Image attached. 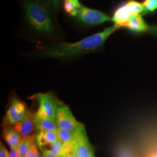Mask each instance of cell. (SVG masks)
<instances>
[{
    "label": "cell",
    "mask_w": 157,
    "mask_h": 157,
    "mask_svg": "<svg viewBox=\"0 0 157 157\" xmlns=\"http://www.w3.org/2000/svg\"><path fill=\"white\" fill-rule=\"evenodd\" d=\"M147 32L151 34L157 36V26H149V28Z\"/></svg>",
    "instance_id": "obj_25"
},
{
    "label": "cell",
    "mask_w": 157,
    "mask_h": 157,
    "mask_svg": "<svg viewBox=\"0 0 157 157\" xmlns=\"http://www.w3.org/2000/svg\"><path fill=\"white\" fill-rule=\"evenodd\" d=\"M121 28L128 29L136 33H141L147 32L149 26L146 24L141 15H138L133 16L128 21L124 23L121 25Z\"/></svg>",
    "instance_id": "obj_10"
},
{
    "label": "cell",
    "mask_w": 157,
    "mask_h": 157,
    "mask_svg": "<svg viewBox=\"0 0 157 157\" xmlns=\"http://www.w3.org/2000/svg\"><path fill=\"white\" fill-rule=\"evenodd\" d=\"M35 125L37 132L56 131L58 128L56 120L47 118H35Z\"/></svg>",
    "instance_id": "obj_15"
},
{
    "label": "cell",
    "mask_w": 157,
    "mask_h": 157,
    "mask_svg": "<svg viewBox=\"0 0 157 157\" xmlns=\"http://www.w3.org/2000/svg\"><path fill=\"white\" fill-rule=\"evenodd\" d=\"M39 148L41 152H44L56 155L67 156L70 152L74 151V150H72L67 147L64 146L59 140L52 144L40 147Z\"/></svg>",
    "instance_id": "obj_11"
},
{
    "label": "cell",
    "mask_w": 157,
    "mask_h": 157,
    "mask_svg": "<svg viewBox=\"0 0 157 157\" xmlns=\"http://www.w3.org/2000/svg\"><path fill=\"white\" fill-rule=\"evenodd\" d=\"M56 121L58 128L65 129L72 132H76L84 127L83 124L80 123L74 117L69 107L62 102L60 103L58 107Z\"/></svg>",
    "instance_id": "obj_4"
},
{
    "label": "cell",
    "mask_w": 157,
    "mask_h": 157,
    "mask_svg": "<svg viewBox=\"0 0 157 157\" xmlns=\"http://www.w3.org/2000/svg\"><path fill=\"white\" fill-rule=\"evenodd\" d=\"M23 9L26 20L32 28L43 33H54V26L47 10L39 1L25 0Z\"/></svg>",
    "instance_id": "obj_2"
},
{
    "label": "cell",
    "mask_w": 157,
    "mask_h": 157,
    "mask_svg": "<svg viewBox=\"0 0 157 157\" xmlns=\"http://www.w3.org/2000/svg\"><path fill=\"white\" fill-rule=\"evenodd\" d=\"M132 17L125 4L120 6L114 12L112 21L115 23V24L118 26L119 28H120L121 25L128 21Z\"/></svg>",
    "instance_id": "obj_13"
},
{
    "label": "cell",
    "mask_w": 157,
    "mask_h": 157,
    "mask_svg": "<svg viewBox=\"0 0 157 157\" xmlns=\"http://www.w3.org/2000/svg\"><path fill=\"white\" fill-rule=\"evenodd\" d=\"M9 157H21L17 148H11L9 152Z\"/></svg>",
    "instance_id": "obj_24"
},
{
    "label": "cell",
    "mask_w": 157,
    "mask_h": 157,
    "mask_svg": "<svg viewBox=\"0 0 157 157\" xmlns=\"http://www.w3.org/2000/svg\"><path fill=\"white\" fill-rule=\"evenodd\" d=\"M142 4L148 11H154L157 9V0H144Z\"/></svg>",
    "instance_id": "obj_20"
},
{
    "label": "cell",
    "mask_w": 157,
    "mask_h": 157,
    "mask_svg": "<svg viewBox=\"0 0 157 157\" xmlns=\"http://www.w3.org/2000/svg\"><path fill=\"white\" fill-rule=\"evenodd\" d=\"M0 157H9V152L1 141L0 143Z\"/></svg>",
    "instance_id": "obj_21"
},
{
    "label": "cell",
    "mask_w": 157,
    "mask_h": 157,
    "mask_svg": "<svg viewBox=\"0 0 157 157\" xmlns=\"http://www.w3.org/2000/svg\"><path fill=\"white\" fill-rule=\"evenodd\" d=\"M66 157H77V155H76L75 151H74L71 152L69 154H68L67 156Z\"/></svg>",
    "instance_id": "obj_27"
},
{
    "label": "cell",
    "mask_w": 157,
    "mask_h": 157,
    "mask_svg": "<svg viewBox=\"0 0 157 157\" xmlns=\"http://www.w3.org/2000/svg\"><path fill=\"white\" fill-rule=\"evenodd\" d=\"M34 136L39 147L52 144L59 140L56 131L37 132Z\"/></svg>",
    "instance_id": "obj_12"
},
{
    "label": "cell",
    "mask_w": 157,
    "mask_h": 157,
    "mask_svg": "<svg viewBox=\"0 0 157 157\" xmlns=\"http://www.w3.org/2000/svg\"><path fill=\"white\" fill-rule=\"evenodd\" d=\"M56 132L58 136V139L64 146L67 148L75 150L74 143L75 137V132H70L65 129L58 128Z\"/></svg>",
    "instance_id": "obj_14"
},
{
    "label": "cell",
    "mask_w": 157,
    "mask_h": 157,
    "mask_svg": "<svg viewBox=\"0 0 157 157\" xmlns=\"http://www.w3.org/2000/svg\"><path fill=\"white\" fill-rule=\"evenodd\" d=\"M38 150L37 148V146L36 143L32 146L31 150L29 152L28 155L27 157H37V153H38Z\"/></svg>",
    "instance_id": "obj_22"
},
{
    "label": "cell",
    "mask_w": 157,
    "mask_h": 157,
    "mask_svg": "<svg viewBox=\"0 0 157 157\" xmlns=\"http://www.w3.org/2000/svg\"><path fill=\"white\" fill-rule=\"evenodd\" d=\"M62 0H44V6L47 11L52 13L58 11Z\"/></svg>",
    "instance_id": "obj_19"
},
{
    "label": "cell",
    "mask_w": 157,
    "mask_h": 157,
    "mask_svg": "<svg viewBox=\"0 0 157 157\" xmlns=\"http://www.w3.org/2000/svg\"><path fill=\"white\" fill-rule=\"evenodd\" d=\"M78 0H63V9L68 15L76 17L82 7Z\"/></svg>",
    "instance_id": "obj_17"
},
{
    "label": "cell",
    "mask_w": 157,
    "mask_h": 157,
    "mask_svg": "<svg viewBox=\"0 0 157 157\" xmlns=\"http://www.w3.org/2000/svg\"><path fill=\"white\" fill-rule=\"evenodd\" d=\"M118 157H133V155L129 150H124L120 152Z\"/></svg>",
    "instance_id": "obj_23"
},
{
    "label": "cell",
    "mask_w": 157,
    "mask_h": 157,
    "mask_svg": "<svg viewBox=\"0 0 157 157\" xmlns=\"http://www.w3.org/2000/svg\"><path fill=\"white\" fill-rule=\"evenodd\" d=\"M29 111L30 110L23 102L14 98L6 113L4 124L6 125L15 126L23 121Z\"/></svg>",
    "instance_id": "obj_5"
},
{
    "label": "cell",
    "mask_w": 157,
    "mask_h": 157,
    "mask_svg": "<svg viewBox=\"0 0 157 157\" xmlns=\"http://www.w3.org/2000/svg\"><path fill=\"white\" fill-rule=\"evenodd\" d=\"M126 5L132 16L141 15L146 12V10L143 4L135 0H129Z\"/></svg>",
    "instance_id": "obj_18"
},
{
    "label": "cell",
    "mask_w": 157,
    "mask_h": 157,
    "mask_svg": "<svg viewBox=\"0 0 157 157\" xmlns=\"http://www.w3.org/2000/svg\"><path fill=\"white\" fill-rule=\"evenodd\" d=\"M37 157H42L41 156V155L40 154V153L39 152H38V153H37Z\"/></svg>",
    "instance_id": "obj_28"
},
{
    "label": "cell",
    "mask_w": 157,
    "mask_h": 157,
    "mask_svg": "<svg viewBox=\"0 0 157 157\" xmlns=\"http://www.w3.org/2000/svg\"><path fill=\"white\" fill-rule=\"evenodd\" d=\"M67 156H63V155H52L51 154H48L44 152H42V157H66Z\"/></svg>",
    "instance_id": "obj_26"
},
{
    "label": "cell",
    "mask_w": 157,
    "mask_h": 157,
    "mask_svg": "<svg viewBox=\"0 0 157 157\" xmlns=\"http://www.w3.org/2000/svg\"><path fill=\"white\" fill-rule=\"evenodd\" d=\"M3 138L6 143L11 148H17L21 141L22 140V136L19 132L15 128L14 126L6 125L3 129Z\"/></svg>",
    "instance_id": "obj_9"
},
{
    "label": "cell",
    "mask_w": 157,
    "mask_h": 157,
    "mask_svg": "<svg viewBox=\"0 0 157 157\" xmlns=\"http://www.w3.org/2000/svg\"><path fill=\"white\" fill-rule=\"evenodd\" d=\"M35 118V113H33L30 111L25 119L21 122L15 124L14 127L22 137L33 135L36 129Z\"/></svg>",
    "instance_id": "obj_8"
},
{
    "label": "cell",
    "mask_w": 157,
    "mask_h": 157,
    "mask_svg": "<svg viewBox=\"0 0 157 157\" xmlns=\"http://www.w3.org/2000/svg\"><path fill=\"white\" fill-rule=\"evenodd\" d=\"M76 17L81 22L89 25H97L112 21V19L104 13L83 6Z\"/></svg>",
    "instance_id": "obj_6"
},
{
    "label": "cell",
    "mask_w": 157,
    "mask_h": 157,
    "mask_svg": "<svg viewBox=\"0 0 157 157\" xmlns=\"http://www.w3.org/2000/svg\"><path fill=\"white\" fill-rule=\"evenodd\" d=\"M36 138L34 135L23 137L22 140L17 146V150L21 157H27L32 146L35 144Z\"/></svg>",
    "instance_id": "obj_16"
},
{
    "label": "cell",
    "mask_w": 157,
    "mask_h": 157,
    "mask_svg": "<svg viewBox=\"0 0 157 157\" xmlns=\"http://www.w3.org/2000/svg\"><path fill=\"white\" fill-rule=\"evenodd\" d=\"M119 27L115 24L79 41L72 43H62L44 47L40 56L44 58L67 59L99 50L107 39Z\"/></svg>",
    "instance_id": "obj_1"
},
{
    "label": "cell",
    "mask_w": 157,
    "mask_h": 157,
    "mask_svg": "<svg viewBox=\"0 0 157 157\" xmlns=\"http://www.w3.org/2000/svg\"><path fill=\"white\" fill-rule=\"evenodd\" d=\"M36 98L39 107L35 113L36 118H47L56 120V112L61 102L58 101L51 93H39Z\"/></svg>",
    "instance_id": "obj_3"
},
{
    "label": "cell",
    "mask_w": 157,
    "mask_h": 157,
    "mask_svg": "<svg viewBox=\"0 0 157 157\" xmlns=\"http://www.w3.org/2000/svg\"><path fill=\"white\" fill-rule=\"evenodd\" d=\"M74 148L77 157H94L84 127L75 132Z\"/></svg>",
    "instance_id": "obj_7"
}]
</instances>
